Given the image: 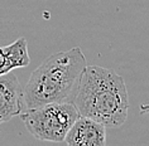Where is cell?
Masks as SVG:
<instances>
[{
  "mask_svg": "<svg viewBox=\"0 0 149 146\" xmlns=\"http://www.w3.org/2000/svg\"><path fill=\"white\" fill-rule=\"evenodd\" d=\"M29 63L31 58L25 38H19L9 46L0 47V76L13 72L17 68H24Z\"/></svg>",
  "mask_w": 149,
  "mask_h": 146,
  "instance_id": "8992f818",
  "label": "cell"
},
{
  "mask_svg": "<svg viewBox=\"0 0 149 146\" xmlns=\"http://www.w3.org/2000/svg\"><path fill=\"white\" fill-rule=\"evenodd\" d=\"M86 67L80 47L52 54L29 77L23 89L24 106L33 108L53 102H73Z\"/></svg>",
  "mask_w": 149,
  "mask_h": 146,
  "instance_id": "7a4b0ae2",
  "label": "cell"
},
{
  "mask_svg": "<svg viewBox=\"0 0 149 146\" xmlns=\"http://www.w3.org/2000/svg\"><path fill=\"white\" fill-rule=\"evenodd\" d=\"M65 142L71 146H105L106 126L80 115L67 132Z\"/></svg>",
  "mask_w": 149,
  "mask_h": 146,
  "instance_id": "277c9868",
  "label": "cell"
},
{
  "mask_svg": "<svg viewBox=\"0 0 149 146\" xmlns=\"http://www.w3.org/2000/svg\"><path fill=\"white\" fill-rule=\"evenodd\" d=\"M80 116L73 102H53L20 112L28 132L37 140L62 142Z\"/></svg>",
  "mask_w": 149,
  "mask_h": 146,
  "instance_id": "3957f363",
  "label": "cell"
},
{
  "mask_svg": "<svg viewBox=\"0 0 149 146\" xmlns=\"http://www.w3.org/2000/svg\"><path fill=\"white\" fill-rule=\"evenodd\" d=\"M81 116L104 123L107 127H120L128 118L129 97L120 74L101 66H87L73 100Z\"/></svg>",
  "mask_w": 149,
  "mask_h": 146,
  "instance_id": "6da1fadb",
  "label": "cell"
},
{
  "mask_svg": "<svg viewBox=\"0 0 149 146\" xmlns=\"http://www.w3.org/2000/svg\"><path fill=\"white\" fill-rule=\"evenodd\" d=\"M23 88L13 72L0 76V126L20 115L23 108Z\"/></svg>",
  "mask_w": 149,
  "mask_h": 146,
  "instance_id": "5b68a950",
  "label": "cell"
}]
</instances>
